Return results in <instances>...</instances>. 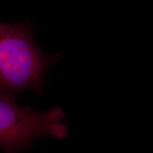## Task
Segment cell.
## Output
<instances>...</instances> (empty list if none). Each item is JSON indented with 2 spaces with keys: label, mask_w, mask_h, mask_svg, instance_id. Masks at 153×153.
Segmentation results:
<instances>
[{
  "label": "cell",
  "mask_w": 153,
  "mask_h": 153,
  "mask_svg": "<svg viewBox=\"0 0 153 153\" xmlns=\"http://www.w3.org/2000/svg\"><path fill=\"white\" fill-rule=\"evenodd\" d=\"M62 55L48 54L33 38L28 21L15 24L0 22V92L16 97L32 91L42 96L48 72Z\"/></svg>",
  "instance_id": "cell-1"
},
{
  "label": "cell",
  "mask_w": 153,
  "mask_h": 153,
  "mask_svg": "<svg viewBox=\"0 0 153 153\" xmlns=\"http://www.w3.org/2000/svg\"><path fill=\"white\" fill-rule=\"evenodd\" d=\"M62 108L40 111L26 106H19L15 97L0 92V149L4 153H19L31 148L40 137L63 139L68 128L62 121Z\"/></svg>",
  "instance_id": "cell-2"
}]
</instances>
